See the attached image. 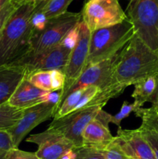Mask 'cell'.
Masks as SVG:
<instances>
[{"label":"cell","mask_w":158,"mask_h":159,"mask_svg":"<svg viewBox=\"0 0 158 159\" xmlns=\"http://www.w3.org/2000/svg\"><path fill=\"white\" fill-rule=\"evenodd\" d=\"M79 37V23L76 26H74L71 30L68 33L64 40H62L61 44L68 48V49L72 50L77 44Z\"/></svg>","instance_id":"obj_30"},{"label":"cell","mask_w":158,"mask_h":159,"mask_svg":"<svg viewBox=\"0 0 158 159\" xmlns=\"http://www.w3.org/2000/svg\"><path fill=\"white\" fill-rule=\"evenodd\" d=\"M42 0H29V2H34V3H37V5L38 4L39 2H41Z\"/></svg>","instance_id":"obj_38"},{"label":"cell","mask_w":158,"mask_h":159,"mask_svg":"<svg viewBox=\"0 0 158 159\" xmlns=\"http://www.w3.org/2000/svg\"><path fill=\"white\" fill-rule=\"evenodd\" d=\"M102 108L99 106L85 107L58 119H54L48 128L61 134L74 144V147H81L83 130Z\"/></svg>","instance_id":"obj_9"},{"label":"cell","mask_w":158,"mask_h":159,"mask_svg":"<svg viewBox=\"0 0 158 159\" xmlns=\"http://www.w3.org/2000/svg\"><path fill=\"white\" fill-rule=\"evenodd\" d=\"M136 116L142 119V123L147 124L150 127L155 130L158 134V113L153 109L150 108H140L137 109L134 112Z\"/></svg>","instance_id":"obj_23"},{"label":"cell","mask_w":158,"mask_h":159,"mask_svg":"<svg viewBox=\"0 0 158 159\" xmlns=\"http://www.w3.org/2000/svg\"><path fill=\"white\" fill-rule=\"evenodd\" d=\"M77 157L76 159H105L98 150L91 148L81 146L75 147Z\"/></svg>","instance_id":"obj_27"},{"label":"cell","mask_w":158,"mask_h":159,"mask_svg":"<svg viewBox=\"0 0 158 159\" xmlns=\"http://www.w3.org/2000/svg\"><path fill=\"white\" fill-rule=\"evenodd\" d=\"M48 1H49V0H42V1L40 2H39L38 4L37 5V9H38V8H40V7H41V6H43V5L46 4V3Z\"/></svg>","instance_id":"obj_37"},{"label":"cell","mask_w":158,"mask_h":159,"mask_svg":"<svg viewBox=\"0 0 158 159\" xmlns=\"http://www.w3.org/2000/svg\"><path fill=\"white\" fill-rule=\"evenodd\" d=\"M23 115V110L5 103L0 105V130H8L13 127Z\"/></svg>","instance_id":"obj_18"},{"label":"cell","mask_w":158,"mask_h":159,"mask_svg":"<svg viewBox=\"0 0 158 159\" xmlns=\"http://www.w3.org/2000/svg\"><path fill=\"white\" fill-rule=\"evenodd\" d=\"M150 102L152 103V107H151L152 108L154 109V110L158 113V79H157V87H156V92H155L154 95H153Z\"/></svg>","instance_id":"obj_34"},{"label":"cell","mask_w":158,"mask_h":159,"mask_svg":"<svg viewBox=\"0 0 158 159\" xmlns=\"http://www.w3.org/2000/svg\"><path fill=\"white\" fill-rule=\"evenodd\" d=\"M137 109L139 108L136 107L134 102L129 103L127 101H124L119 113H116L114 116H112L111 123H112L115 125L118 126V127H120L121 122L122 121V120L128 117L132 112H135Z\"/></svg>","instance_id":"obj_25"},{"label":"cell","mask_w":158,"mask_h":159,"mask_svg":"<svg viewBox=\"0 0 158 159\" xmlns=\"http://www.w3.org/2000/svg\"><path fill=\"white\" fill-rule=\"evenodd\" d=\"M47 20V19L45 17V16L42 12L36 11L35 9V12H34L30 21L32 34L43 30L44 29L45 26H46Z\"/></svg>","instance_id":"obj_29"},{"label":"cell","mask_w":158,"mask_h":159,"mask_svg":"<svg viewBox=\"0 0 158 159\" xmlns=\"http://www.w3.org/2000/svg\"><path fill=\"white\" fill-rule=\"evenodd\" d=\"M73 1L74 0H49L40 8H36V11L42 12L49 20L68 12L67 9Z\"/></svg>","instance_id":"obj_19"},{"label":"cell","mask_w":158,"mask_h":159,"mask_svg":"<svg viewBox=\"0 0 158 159\" xmlns=\"http://www.w3.org/2000/svg\"><path fill=\"white\" fill-rule=\"evenodd\" d=\"M98 151L105 159H131L122 150L116 137L111 142Z\"/></svg>","instance_id":"obj_22"},{"label":"cell","mask_w":158,"mask_h":159,"mask_svg":"<svg viewBox=\"0 0 158 159\" xmlns=\"http://www.w3.org/2000/svg\"><path fill=\"white\" fill-rule=\"evenodd\" d=\"M26 141L38 146L35 153L39 159H60L74 147V144L64 135L49 128L42 133L30 135Z\"/></svg>","instance_id":"obj_12"},{"label":"cell","mask_w":158,"mask_h":159,"mask_svg":"<svg viewBox=\"0 0 158 159\" xmlns=\"http://www.w3.org/2000/svg\"><path fill=\"white\" fill-rule=\"evenodd\" d=\"M5 159H39L35 152L22 151L18 148H13L6 155Z\"/></svg>","instance_id":"obj_31"},{"label":"cell","mask_w":158,"mask_h":159,"mask_svg":"<svg viewBox=\"0 0 158 159\" xmlns=\"http://www.w3.org/2000/svg\"><path fill=\"white\" fill-rule=\"evenodd\" d=\"M82 92L83 89H80L68 94L57 107L54 115V119H58L74 112L78 103Z\"/></svg>","instance_id":"obj_20"},{"label":"cell","mask_w":158,"mask_h":159,"mask_svg":"<svg viewBox=\"0 0 158 159\" xmlns=\"http://www.w3.org/2000/svg\"><path fill=\"white\" fill-rule=\"evenodd\" d=\"M9 2H10L11 4H12L15 9L20 7V6H22L23 5L26 4V3L28 2H30L29 0H9Z\"/></svg>","instance_id":"obj_35"},{"label":"cell","mask_w":158,"mask_h":159,"mask_svg":"<svg viewBox=\"0 0 158 159\" xmlns=\"http://www.w3.org/2000/svg\"><path fill=\"white\" fill-rule=\"evenodd\" d=\"M57 107V104L42 102L23 110L21 118L7 130L12 138L14 148H18L25 137L37 126L54 117Z\"/></svg>","instance_id":"obj_10"},{"label":"cell","mask_w":158,"mask_h":159,"mask_svg":"<svg viewBox=\"0 0 158 159\" xmlns=\"http://www.w3.org/2000/svg\"><path fill=\"white\" fill-rule=\"evenodd\" d=\"M125 12L135 34L158 53V0H130Z\"/></svg>","instance_id":"obj_5"},{"label":"cell","mask_w":158,"mask_h":159,"mask_svg":"<svg viewBox=\"0 0 158 159\" xmlns=\"http://www.w3.org/2000/svg\"><path fill=\"white\" fill-rule=\"evenodd\" d=\"M139 129L140 130L143 136L150 145L152 150L153 151L156 158L158 159V134L153 129L143 123H142Z\"/></svg>","instance_id":"obj_24"},{"label":"cell","mask_w":158,"mask_h":159,"mask_svg":"<svg viewBox=\"0 0 158 159\" xmlns=\"http://www.w3.org/2000/svg\"><path fill=\"white\" fill-rule=\"evenodd\" d=\"M15 8L11 4L10 2H9L0 12V34H1L2 30L6 21L9 18V16L12 15V12L15 11Z\"/></svg>","instance_id":"obj_32"},{"label":"cell","mask_w":158,"mask_h":159,"mask_svg":"<svg viewBox=\"0 0 158 159\" xmlns=\"http://www.w3.org/2000/svg\"><path fill=\"white\" fill-rule=\"evenodd\" d=\"M81 13L82 21L91 32L114 26L128 19L119 0H88Z\"/></svg>","instance_id":"obj_7"},{"label":"cell","mask_w":158,"mask_h":159,"mask_svg":"<svg viewBox=\"0 0 158 159\" xmlns=\"http://www.w3.org/2000/svg\"><path fill=\"white\" fill-rule=\"evenodd\" d=\"M71 52V50L60 43L40 54L27 51L10 65L23 68L26 71V75L40 71L59 70L64 72Z\"/></svg>","instance_id":"obj_8"},{"label":"cell","mask_w":158,"mask_h":159,"mask_svg":"<svg viewBox=\"0 0 158 159\" xmlns=\"http://www.w3.org/2000/svg\"></svg>","instance_id":"obj_39"},{"label":"cell","mask_w":158,"mask_h":159,"mask_svg":"<svg viewBox=\"0 0 158 159\" xmlns=\"http://www.w3.org/2000/svg\"><path fill=\"white\" fill-rule=\"evenodd\" d=\"M50 92L37 88L26 78L19 84L8 103L19 110H25L42 102H46Z\"/></svg>","instance_id":"obj_14"},{"label":"cell","mask_w":158,"mask_h":159,"mask_svg":"<svg viewBox=\"0 0 158 159\" xmlns=\"http://www.w3.org/2000/svg\"><path fill=\"white\" fill-rule=\"evenodd\" d=\"M134 34L133 25L128 19L114 26L91 32L85 68L116 54L128 43Z\"/></svg>","instance_id":"obj_4"},{"label":"cell","mask_w":158,"mask_h":159,"mask_svg":"<svg viewBox=\"0 0 158 159\" xmlns=\"http://www.w3.org/2000/svg\"><path fill=\"white\" fill-rule=\"evenodd\" d=\"M150 76L158 78V53L134 34L123 48L113 74L112 85L125 89Z\"/></svg>","instance_id":"obj_1"},{"label":"cell","mask_w":158,"mask_h":159,"mask_svg":"<svg viewBox=\"0 0 158 159\" xmlns=\"http://www.w3.org/2000/svg\"><path fill=\"white\" fill-rule=\"evenodd\" d=\"M82 20L81 12H66L58 16L49 19L44 29L31 34L29 52L40 54L60 44L70 30Z\"/></svg>","instance_id":"obj_6"},{"label":"cell","mask_w":158,"mask_h":159,"mask_svg":"<svg viewBox=\"0 0 158 159\" xmlns=\"http://www.w3.org/2000/svg\"><path fill=\"white\" fill-rule=\"evenodd\" d=\"M76 157H77V153H76L75 147H74L68 151L64 155H62L60 159H76Z\"/></svg>","instance_id":"obj_33"},{"label":"cell","mask_w":158,"mask_h":159,"mask_svg":"<svg viewBox=\"0 0 158 159\" xmlns=\"http://www.w3.org/2000/svg\"><path fill=\"white\" fill-rule=\"evenodd\" d=\"M123 48L109 58L85 68L78 79L68 90L64 93L60 92L58 105L68 94L77 90L84 89L88 86H97L100 89L95 97L89 102L88 106L90 107L99 106L103 107L109 99L122 94L125 89L114 86L112 85V78L115 69L122 57Z\"/></svg>","instance_id":"obj_3"},{"label":"cell","mask_w":158,"mask_h":159,"mask_svg":"<svg viewBox=\"0 0 158 159\" xmlns=\"http://www.w3.org/2000/svg\"><path fill=\"white\" fill-rule=\"evenodd\" d=\"M158 78L150 76L139 81L134 85V90L132 97L134 99V103L138 108H140L144 103L151 101L157 87Z\"/></svg>","instance_id":"obj_17"},{"label":"cell","mask_w":158,"mask_h":159,"mask_svg":"<svg viewBox=\"0 0 158 159\" xmlns=\"http://www.w3.org/2000/svg\"><path fill=\"white\" fill-rule=\"evenodd\" d=\"M13 148L9 132L7 130H0V159H5L8 152Z\"/></svg>","instance_id":"obj_28"},{"label":"cell","mask_w":158,"mask_h":159,"mask_svg":"<svg viewBox=\"0 0 158 159\" xmlns=\"http://www.w3.org/2000/svg\"><path fill=\"white\" fill-rule=\"evenodd\" d=\"M99 90L100 89L97 86H88L87 88L84 89L80 99L78 101V103L76 107L75 110H80V109L87 107L88 104L95 97Z\"/></svg>","instance_id":"obj_26"},{"label":"cell","mask_w":158,"mask_h":159,"mask_svg":"<svg viewBox=\"0 0 158 159\" xmlns=\"http://www.w3.org/2000/svg\"><path fill=\"white\" fill-rule=\"evenodd\" d=\"M37 3L28 2L15 9L0 34V66L10 65L29 51L30 21Z\"/></svg>","instance_id":"obj_2"},{"label":"cell","mask_w":158,"mask_h":159,"mask_svg":"<svg viewBox=\"0 0 158 159\" xmlns=\"http://www.w3.org/2000/svg\"><path fill=\"white\" fill-rule=\"evenodd\" d=\"M30 83L37 88L46 92L53 91L52 71H40L25 76Z\"/></svg>","instance_id":"obj_21"},{"label":"cell","mask_w":158,"mask_h":159,"mask_svg":"<svg viewBox=\"0 0 158 159\" xmlns=\"http://www.w3.org/2000/svg\"><path fill=\"white\" fill-rule=\"evenodd\" d=\"M25 76L26 71L20 67L0 66V105L7 103Z\"/></svg>","instance_id":"obj_16"},{"label":"cell","mask_w":158,"mask_h":159,"mask_svg":"<svg viewBox=\"0 0 158 159\" xmlns=\"http://www.w3.org/2000/svg\"><path fill=\"white\" fill-rule=\"evenodd\" d=\"M122 150L131 159H156L153 151L139 128L122 130L119 127L116 136Z\"/></svg>","instance_id":"obj_13"},{"label":"cell","mask_w":158,"mask_h":159,"mask_svg":"<svg viewBox=\"0 0 158 159\" xmlns=\"http://www.w3.org/2000/svg\"><path fill=\"white\" fill-rule=\"evenodd\" d=\"M113 138L114 137L110 132L108 125H105L94 118L83 130L82 146L99 150L111 142Z\"/></svg>","instance_id":"obj_15"},{"label":"cell","mask_w":158,"mask_h":159,"mask_svg":"<svg viewBox=\"0 0 158 159\" xmlns=\"http://www.w3.org/2000/svg\"><path fill=\"white\" fill-rule=\"evenodd\" d=\"M90 37L91 31L81 20L79 23L78 40L75 47L71 50L68 65L65 68L64 74L66 82L64 88L60 91L61 93L68 90L85 70L89 51Z\"/></svg>","instance_id":"obj_11"},{"label":"cell","mask_w":158,"mask_h":159,"mask_svg":"<svg viewBox=\"0 0 158 159\" xmlns=\"http://www.w3.org/2000/svg\"><path fill=\"white\" fill-rule=\"evenodd\" d=\"M9 2V0H0V12L2 11V9L5 7L6 4Z\"/></svg>","instance_id":"obj_36"}]
</instances>
